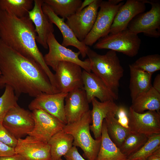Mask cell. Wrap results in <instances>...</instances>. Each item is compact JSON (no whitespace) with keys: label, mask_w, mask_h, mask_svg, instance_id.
Segmentation results:
<instances>
[{"label":"cell","mask_w":160,"mask_h":160,"mask_svg":"<svg viewBox=\"0 0 160 160\" xmlns=\"http://www.w3.org/2000/svg\"><path fill=\"white\" fill-rule=\"evenodd\" d=\"M160 148V133L148 136L147 141L137 152L127 157L131 160H146L158 149Z\"/></svg>","instance_id":"cell-30"},{"label":"cell","mask_w":160,"mask_h":160,"mask_svg":"<svg viewBox=\"0 0 160 160\" xmlns=\"http://www.w3.org/2000/svg\"><path fill=\"white\" fill-rule=\"evenodd\" d=\"M129 67L130 74L129 88L132 101L151 87L152 74L136 68L132 64L129 65Z\"/></svg>","instance_id":"cell-22"},{"label":"cell","mask_w":160,"mask_h":160,"mask_svg":"<svg viewBox=\"0 0 160 160\" xmlns=\"http://www.w3.org/2000/svg\"><path fill=\"white\" fill-rule=\"evenodd\" d=\"M116 114L114 113L108 114L105 120L110 138L119 148L131 131L119 123L115 117Z\"/></svg>","instance_id":"cell-26"},{"label":"cell","mask_w":160,"mask_h":160,"mask_svg":"<svg viewBox=\"0 0 160 160\" xmlns=\"http://www.w3.org/2000/svg\"><path fill=\"white\" fill-rule=\"evenodd\" d=\"M14 148L16 153L21 155L26 160H51L48 144L28 135L25 139H17Z\"/></svg>","instance_id":"cell-15"},{"label":"cell","mask_w":160,"mask_h":160,"mask_svg":"<svg viewBox=\"0 0 160 160\" xmlns=\"http://www.w3.org/2000/svg\"><path fill=\"white\" fill-rule=\"evenodd\" d=\"M102 1L95 0L87 7L66 19L65 23L79 41H83L92 29Z\"/></svg>","instance_id":"cell-9"},{"label":"cell","mask_w":160,"mask_h":160,"mask_svg":"<svg viewBox=\"0 0 160 160\" xmlns=\"http://www.w3.org/2000/svg\"><path fill=\"white\" fill-rule=\"evenodd\" d=\"M64 112L67 124L79 120L90 110L85 91L77 89L68 92L65 99Z\"/></svg>","instance_id":"cell-17"},{"label":"cell","mask_w":160,"mask_h":160,"mask_svg":"<svg viewBox=\"0 0 160 160\" xmlns=\"http://www.w3.org/2000/svg\"><path fill=\"white\" fill-rule=\"evenodd\" d=\"M42 8L43 12L50 21L55 25L60 31L63 37L61 44L66 47L72 46L76 48L80 52L82 57H85L87 56L89 47L86 46L83 41H80L77 39L72 30L65 23V19L56 15L50 7L44 2Z\"/></svg>","instance_id":"cell-19"},{"label":"cell","mask_w":160,"mask_h":160,"mask_svg":"<svg viewBox=\"0 0 160 160\" xmlns=\"http://www.w3.org/2000/svg\"><path fill=\"white\" fill-rule=\"evenodd\" d=\"M43 3V0H34V6L29 12L28 16L35 25L36 41L47 49L48 36L50 33H53L54 28L53 24L43 11L42 6Z\"/></svg>","instance_id":"cell-18"},{"label":"cell","mask_w":160,"mask_h":160,"mask_svg":"<svg viewBox=\"0 0 160 160\" xmlns=\"http://www.w3.org/2000/svg\"><path fill=\"white\" fill-rule=\"evenodd\" d=\"M34 122L32 113L18 105L9 111L3 120L2 124L17 140L28 135L33 128Z\"/></svg>","instance_id":"cell-11"},{"label":"cell","mask_w":160,"mask_h":160,"mask_svg":"<svg viewBox=\"0 0 160 160\" xmlns=\"http://www.w3.org/2000/svg\"><path fill=\"white\" fill-rule=\"evenodd\" d=\"M33 2V0H0V9L22 18L28 16Z\"/></svg>","instance_id":"cell-28"},{"label":"cell","mask_w":160,"mask_h":160,"mask_svg":"<svg viewBox=\"0 0 160 160\" xmlns=\"http://www.w3.org/2000/svg\"><path fill=\"white\" fill-rule=\"evenodd\" d=\"M141 43V39L138 35L127 28L117 33H109L100 38L94 45V48L109 49L133 57L138 54Z\"/></svg>","instance_id":"cell-6"},{"label":"cell","mask_w":160,"mask_h":160,"mask_svg":"<svg viewBox=\"0 0 160 160\" xmlns=\"http://www.w3.org/2000/svg\"><path fill=\"white\" fill-rule=\"evenodd\" d=\"M58 16L66 19L76 13L82 1L81 0H43Z\"/></svg>","instance_id":"cell-27"},{"label":"cell","mask_w":160,"mask_h":160,"mask_svg":"<svg viewBox=\"0 0 160 160\" xmlns=\"http://www.w3.org/2000/svg\"><path fill=\"white\" fill-rule=\"evenodd\" d=\"M148 136L130 132L119 148L127 158L138 151L147 141Z\"/></svg>","instance_id":"cell-29"},{"label":"cell","mask_w":160,"mask_h":160,"mask_svg":"<svg viewBox=\"0 0 160 160\" xmlns=\"http://www.w3.org/2000/svg\"><path fill=\"white\" fill-rule=\"evenodd\" d=\"M116 115L117 116L118 119H116L119 123L124 127L129 129L128 112L126 109L122 106H119Z\"/></svg>","instance_id":"cell-34"},{"label":"cell","mask_w":160,"mask_h":160,"mask_svg":"<svg viewBox=\"0 0 160 160\" xmlns=\"http://www.w3.org/2000/svg\"><path fill=\"white\" fill-rule=\"evenodd\" d=\"M150 4L151 9L135 16L128 24L127 28L136 34L143 33L146 36L157 38L160 36V1L144 0Z\"/></svg>","instance_id":"cell-7"},{"label":"cell","mask_w":160,"mask_h":160,"mask_svg":"<svg viewBox=\"0 0 160 160\" xmlns=\"http://www.w3.org/2000/svg\"><path fill=\"white\" fill-rule=\"evenodd\" d=\"M73 138L62 130L53 135L48 143L50 147L51 160H59L73 146Z\"/></svg>","instance_id":"cell-25"},{"label":"cell","mask_w":160,"mask_h":160,"mask_svg":"<svg viewBox=\"0 0 160 160\" xmlns=\"http://www.w3.org/2000/svg\"><path fill=\"white\" fill-rule=\"evenodd\" d=\"M4 92L0 97V122H2L5 116L12 108L18 105V97L13 89L9 86L5 87Z\"/></svg>","instance_id":"cell-32"},{"label":"cell","mask_w":160,"mask_h":160,"mask_svg":"<svg viewBox=\"0 0 160 160\" xmlns=\"http://www.w3.org/2000/svg\"><path fill=\"white\" fill-rule=\"evenodd\" d=\"M59 160H63V159H62L61 158Z\"/></svg>","instance_id":"cell-42"},{"label":"cell","mask_w":160,"mask_h":160,"mask_svg":"<svg viewBox=\"0 0 160 160\" xmlns=\"http://www.w3.org/2000/svg\"><path fill=\"white\" fill-rule=\"evenodd\" d=\"M0 160H26L21 155L16 153L11 156L0 157Z\"/></svg>","instance_id":"cell-37"},{"label":"cell","mask_w":160,"mask_h":160,"mask_svg":"<svg viewBox=\"0 0 160 160\" xmlns=\"http://www.w3.org/2000/svg\"><path fill=\"white\" fill-rule=\"evenodd\" d=\"M65 160H86L80 154L77 147L73 146L64 156Z\"/></svg>","instance_id":"cell-35"},{"label":"cell","mask_w":160,"mask_h":160,"mask_svg":"<svg viewBox=\"0 0 160 160\" xmlns=\"http://www.w3.org/2000/svg\"><path fill=\"white\" fill-rule=\"evenodd\" d=\"M15 154L14 148L0 141V157L11 156Z\"/></svg>","instance_id":"cell-36"},{"label":"cell","mask_w":160,"mask_h":160,"mask_svg":"<svg viewBox=\"0 0 160 160\" xmlns=\"http://www.w3.org/2000/svg\"><path fill=\"white\" fill-rule=\"evenodd\" d=\"M95 0H84L82 1L77 12H79L88 6L92 3Z\"/></svg>","instance_id":"cell-40"},{"label":"cell","mask_w":160,"mask_h":160,"mask_svg":"<svg viewBox=\"0 0 160 160\" xmlns=\"http://www.w3.org/2000/svg\"><path fill=\"white\" fill-rule=\"evenodd\" d=\"M82 77L83 89L89 103L94 98H97L101 102L114 101L118 99V96L94 73L84 70Z\"/></svg>","instance_id":"cell-16"},{"label":"cell","mask_w":160,"mask_h":160,"mask_svg":"<svg viewBox=\"0 0 160 160\" xmlns=\"http://www.w3.org/2000/svg\"><path fill=\"white\" fill-rule=\"evenodd\" d=\"M132 65L136 68L153 74L160 70V55L154 54L143 56Z\"/></svg>","instance_id":"cell-31"},{"label":"cell","mask_w":160,"mask_h":160,"mask_svg":"<svg viewBox=\"0 0 160 160\" xmlns=\"http://www.w3.org/2000/svg\"><path fill=\"white\" fill-rule=\"evenodd\" d=\"M101 139L100 149L95 160H121L127 158L110 138L105 119L102 124Z\"/></svg>","instance_id":"cell-23"},{"label":"cell","mask_w":160,"mask_h":160,"mask_svg":"<svg viewBox=\"0 0 160 160\" xmlns=\"http://www.w3.org/2000/svg\"><path fill=\"white\" fill-rule=\"evenodd\" d=\"M91 110L84 114L77 121L65 124L63 130L73 138V146L80 148L88 160H95L101 143V137L95 139L90 132Z\"/></svg>","instance_id":"cell-4"},{"label":"cell","mask_w":160,"mask_h":160,"mask_svg":"<svg viewBox=\"0 0 160 160\" xmlns=\"http://www.w3.org/2000/svg\"><path fill=\"white\" fill-rule=\"evenodd\" d=\"M0 141L14 148L17 141V140L4 126L2 122H0Z\"/></svg>","instance_id":"cell-33"},{"label":"cell","mask_w":160,"mask_h":160,"mask_svg":"<svg viewBox=\"0 0 160 160\" xmlns=\"http://www.w3.org/2000/svg\"><path fill=\"white\" fill-rule=\"evenodd\" d=\"M122 0L102 1L97 17L90 31L83 41L87 46H92L110 33L114 17L124 3Z\"/></svg>","instance_id":"cell-5"},{"label":"cell","mask_w":160,"mask_h":160,"mask_svg":"<svg viewBox=\"0 0 160 160\" xmlns=\"http://www.w3.org/2000/svg\"><path fill=\"white\" fill-rule=\"evenodd\" d=\"M152 87L160 93V74H158L155 77Z\"/></svg>","instance_id":"cell-38"},{"label":"cell","mask_w":160,"mask_h":160,"mask_svg":"<svg viewBox=\"0 0 160 160\" xmlns=\"http://www.w3.org/2000/svg\"><path fill=\"white\" fill-rule=\"evenodd\" d=\"M81 68L71 62L63 61L59 63L54 74L59 92L68 93L76 89H83Z\"/></svg>","instance_id":"cell-10"},{"label":"cell","mask_w":160,"mask_h":160,"mask_svg":"<svg viewBox=\"0 0 160 160\" xmlns=\"http://www.w3.org/2000/svg\"><path fill=\"white\" fill-rule=\"evenodd\" d=\"M87 56L90 62L91 71L118 96L120 81L123 76L124 70L116 52L110 50L101 55L89 47Z\"/></svg>","instance_id":"cell-3"},{"label":"cell","mask_w":160,"mask_h":160,"mask_svg":"<svg viewBox=\"0 0 160 160\" xmlns=\"http://www.w3.org/2000/svg\"><path fill=\"white\" fill-rule=\"evenodd\" d=\"M132 102L130 107L137 113H142L146 110L160 112V93L152 87L147 91L138 96Z\"/></svg>","instance_id":"cell-24"},{"label":"cell","mask_w":160,"mask_h":160,"mask_svg":"<svg viewBox=\"0 0 160 160\" xmlns=\"http://www.w3.org/2000/svg\"><path fill=\"white\" fill-rule=\"evenodd\" d=\"M146 160H160V148L155 151Z\"/></svg>","instance_id":"cell-39"},{"label":"cell","mask_w":160,"mask_h":160,"mask_svg":"<svg viewBox=\"0 0 160 160\" xmlns=\"http://www.w3.org/2000/svg\"><path fill=\"white\" fill-rule=\"evenodd\" d=\"M128 115L129 128L131 132L147 136L160 133V112L148 110L139 113L130 107Z\"/></svg>","instance_id":"cell-13"},{"label":"cell","mask_w":160,"mask_h":160,"mask_svg":"<svg viewBox=\"0 0 160 160\" xmlns=\"http://www.w3.org/2000/svg\"><path fill=\"white\" fill-rule=\"evenodd\" d=\"M1 74V71H0V75Z\"/></svg>","instance_id":"cell-43"},{"label":"cell","mask_w":160,"mask_h":160,"mask_svg":"<svg viewBox=\"0 0 160 160\" xmlns=\"http://www.w3.org/2000/svg\"><path fill=\"white\" fill-rule=\"evenodd\" d=\"M35 28L28 16L18 18L0 9V40L5 44L23 56L39 64L53 85L54 74L46 64L37 46Z\"/></svg>","instance_id":"cell-2"},{"label":"cell","mask_w":160,"mask_h":160,"mask_svg":"<svg viewBox=\"0 0 160 160\" xmlns=\"http://www.w3.org/2000/svg\"><path fill=\"white\" fill-rule=\"evenodd\" d=\"M92 108L91 110L92 124L90 126V129L96 139L101 137L103 122L107 115L111 113H116L119 106L114 101L104 102L98 101L93 98L91 102Z\"/></svg>","instance_id":"cell-21"},{"label":"cell","mask_w":160,"mask_h":160,"mask_svg":"<svg viewBox=\"0 0 160 160\" xmlns=\"http://www.w3.org/2000/svg\"><path fill=\"white\" fill-rule=\"evenodd\" d=\"M144 0H127L117 12L111 28L109 33H115L125 30L136 15L145 12Z\"/></svg>","instance_id":"cell-20"},{"label":"cell","mask_w":160,"mask_h":160,"mask_svg":"<svg viewBox=\"0 0 160 160\" xmlns=\"http://www.w3.org/2000/svg\"><path fill=\"white\" fill-rule=\"evenodd\" d=\"M121 160H130V159H127V158L126 159H121Z\"/></svg>","instance_id":"cell-41"},{"label":"cell","mask_w":160,"mask_h":160,"mask_svg":"<svg viewBox=\"0 0 160 160\" xmlns=\"http://www.w3.org/2000/svg\"><path fill=\"white\" fill-rule=\"evenodd\" d=\"M0 89L11 87L18 97L23 94L36 97L59 91L38 63L23 56L0 40Z\"/></svg>","instance_id":"cell-1"},{"label":"cell","mask_w":160,"mask_h":160,"mask_svg":"<svg viewBox=\"0 0 160 160\" xmlns=\"http://www.w3.org/2000/svg\"><path fill=\"white\" fill-rule=\"evenodd\" d=\"M47 43L49 51L44 56V59L46 65L51 67L54 71H56L59 63L64 61L77 64L84 70L91 72L89 59L81 60L79 57L81 54L79 51L75 52L62 46L56 40L53 33L49 35Z\"/></svg>","instance_id":"cell-8"},{"label":"cell","mask_w":160,"mask_h":160,"mask_svg":"<svg viewBox=\"0 0 160 160\" xmlns=\"http://www.w3.org/2000/svg\"><path fill=\"white\" fill-rule=\"evenodd\" d=\"M32 111L34 126L28 135L48 143L53 135L63 130L65 124L55 116L41 109Z\"/></svg>","instance_id":"cell-12"},{"label":"cell","mask_w":160,"mask_h":160,"mask_svg":"<svg viewBox=\"0 0 160 160\" xmlns=\"http://www.w3.org/2000/svg\"><path fill=\"white\" fill-rule=\"evenodd\" d=\"M68 93H43L35 97L28 108L33 111L39 109L55 116L65 124H67L64 112V101Z\"/></svg>","instance_id":"cell-14"}]
</instances>
